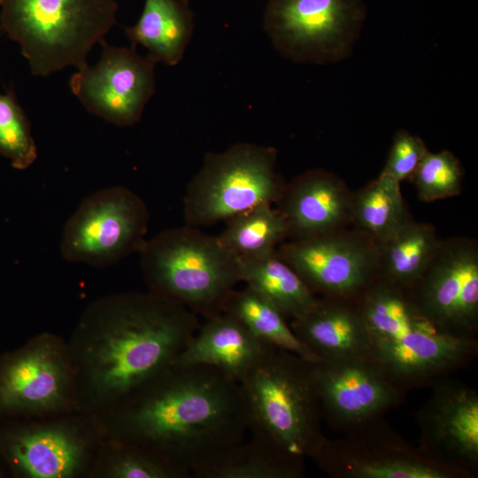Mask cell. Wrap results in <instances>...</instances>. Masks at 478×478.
Returning <instances> with one entry per match:
<instances>
[{"label":"cell","mask_w":478,"mask_h":478,"mask_svg":"<svg viewBox=\"0 0 478 478\" xmlns=\"http://www.w3.org/2000/svg\"><path fill=\"white\" fill-rule=\"evenodd\" d=\"M276 251L317 297L356 300L377 278V243L352 226L288 239Z\"/></svg>","instance_id":"cell-13"},{"label":"cell","mask_w":478,"mask_h":478,"mask_svg":"<svg viewBox=\"0 0 478 478\" xmlns=\"http://www.w3.org/2000/svg\"><path fill=\"white\" fill-rule=\"evenodd\" d=\"M226 222V228L218 237L238 258L271 253L289 236L284 217L269 204L258 205Z\"/></svg>","instance_id":"cell-27"},{"label":"cell","mask_w":478,"mask_h":478,"mask_svg":"<svg viewBox=\"0 0 478 478\" xmlns=\"http://www.w3.org/2000/svg\"><path fill=\"white\" fill-rule=\"evenodd\" d=\"M351 192L340 177L320 168L307 170L285 183L275 204L285 219L288 239L318 236L351 226Z\"/></svg>","instance_id":"cell-18"},{"label":"cell","mask_w":478,"mask_h":478,"mask_svg":"<svg viewBox=\"0 0 478 478\" xmlns=\"http://www.w3.org/2000/svg\"><path fill=\"white\" fill-rule=\"evenodd\" d=\"M186 1L189 3L191 0H186Z\"/></svg>","instance_id":"cell-33"},{"label":"cell","mask_w":478,"mask_h":478,"mask_svg":"<svg viewBox=\"0 0 478 478\" xmlns=\"http://www.w3.org/2000/svg\"><path fill=\"white\" fill-rule=\"evenodd\" d=\"M274 349L275 347L257 338L238 320L221 312L199 325L174 363L212 366L240 383Z\"/></svg>","instance_id":"cell-20"},{"label":"cell","mask_w":478,"mask_h":478,"mask_svg":"<svg viewBox=\"0 0 478 478\" xmlns=\"http://www.w3.org/2000/svg\"><path fill=\"white\" fill-rule=\"evenodd\" d=\"M321 416L342 433L370 421L404 402L397 386L369 356L310 362Z\"/></svg>","instance_id":"cell-15"},{"label":"cell","mask_w":478,"mask_h":478,"mask_svg":"<svg viewBox=\"0 0 478 478\" xmlns=\"http://www.w3.org/2000/svg\"><path fill=\"white\" fill-rule=\"evenodd\" d=\"M417 307L443 331L478 333V243L468 236L440 239L428 266L407 289Z\"/></svg>","instance_id":"cell-14"},{"label":"cell","mask_w":478,"mask_h":478,"mask_svg":"<svg viewBox=\"0 0 478 478\" xmlns=\"http://www.w3.org/2000/svg\"><path fill=\"white\" fill-rule=\"evenodd\" d=\"M411 219L400 182L382 173L351 192V224L376 243L389 238Z\"/></svg>","instance_id":"cell-25"},{"label":"cell","mask_w":478,"mask_h":478,"mask_svg":"<svg viewBox=\"0 0 478 478\" xmlns=\"http://www.w3.org/2000/svg\"><path fill=\"white\" fill-rule=\"evenodd\" d=\"M8 476H10L9 473L7 469L5 468V466H4V464L0 460V478L8 477Z\"/></svg>","instance_id":"cell-32"},{"label":"cell","mask_w":478,"mask_h":478,"mask_svg":"<svg viewBox=\"0 0 478 478\" xmlns=\"http://www.w3.org/2000/svg\"><path fill=\"white\" fill-rule=\"evenodd\" d=\"M428 151L424 141L406 130L396 133L382 173L401 182L410 180Z\"/></svg>","instance_id":"cell-31"},{"label":"cell","mask_w":478,"mask_h":478,"mask_svg":"<svg viewBox=\"0 0 478 478\" xmlns=\"http://www.w3.org/2000/svg\"><path fill=\"white\" fill-rule=\"evenodd\" d=\"M239 259L241 281L268 299L287 320L304 316L316 302L317 296L276 251Z\"/></svg>","instance_id":"cell-22"},{"label":"cell","mask_w":478,"mask_h":478,"mask_svg":"<svg viewBox=\"0 0 478 478\" xmlns=\"http://www.w3.org/2000/svg\"><path fill=\"white\" fill-rule=\"evenodd\" d=\"M107 435L96 415L0 417V460L15 478H90Z\"/></svg>","instance_id":"cell-7"},{"label":"cell","mask_w":478,"mask_h":478,"mask_svg":"<svg viewBox=\"0 0 478 478\" xmlns=\"http://www.w3.org/2000/svg\"><path fill=\"white\" fill-rule=\"evenodd\" d=\"M311 459L333 478H470L425 457L382 416L339 438L324 437Z\"/></svg>","instance_id":"cell-12"},{"label":"cell","mask_w":478,"mask_h":478,"mask_svg":"<svg viewBox=\"0 0 478 478\" xmlns=\"http://www.w3.org/2000/svg\"><path fill=\"white\" fill-rule=\"evenodd\" d=\"M141 269L150 292L209 319L241 281L240 259L218 236L186 225L164 230L143 243Z\"/></svg>","instance_id":"cell-5"},{"label":"cell","mask_w":478,"mask_h":478,"mask_svg":"<svg viewBox=\"0 0 478 478\" xmlns=\"http://www.w3.org/2000/svg\"><path fill=\"white\" fill-rule=\"evenodd\" d=\"M116 0H0V30L19 43L34 75L77 69L116 23Z\"/></svg>","instance_id":"cell-6"},{"label":"cell","mask_w":478,"mask_h":478,"mask_svg":"<svg viewBox=\"0 0 478 478\" xmlns=\"http://www.w3.org/2000/svg\"><path fill=\"white\" fill-rule=\"evenodd\" d=\"M440 239L432 224L412 218L389 238L377 243V278L409 289L425 270Z\"/></svg>","instance_id":"cell-23"},{"label":"cell","mask_w":478,"mask_h":478,"mask_svg":"<svg viewBox=\"0 0 478 478\" xmlns=\"http://www.w3.org/2000/svg\"><path fill=\"white\" fill-rule=\"evenodd\" d=\"M96 417L108 437L151 451L187 478L248 429L240 383L204 365L173 363Z\"/></svg>","instance_id":"cell-2"},{"label":"cell","mask_w":478,"mask_h":478,"mask_svg":"<svg viewBox=\"0 0 478 478\" xmlns=\"http://www.w3.org/2000/svg\"><path fill=\"white\" fill-rule=\"evenodd\" d=\"M197 315L150 291L101 297L82 312L67 347L76 410L101 415L174 363Z\"/></svg>","instance_id":"cell-1"},{"label":"cell","mask_w":478,"mask_h":478,"mask_svg":"<svg viewBox=\"0 0 478 478\" xmlns=\"http://www.w3.org/2000/svg\"><path fill=\"white\" fill-rule=\"evenodd\" d=\"M276 161L275 148L250 143L207 153L184 197L187 225L212 226L258 205L276 203L285 185Z\"/></svg>","instance_id":"cell-8"},{"label":"cell","mask_w":478,"mask_h":478,"mask_svg":"<svg viewBox=\"0 0 478 478\" xmlns=\"http://www.w3.org/2000/svg\"><path fill=\"white\" fill-rule=\"evenodd\" d=\"M76 410L67 342L50 332L0 354V417H47Z\"/></svg>","instance_id":"cell-10"},{"label":"cell","mask_w":478,"mask_h":478,"mask_svg":"<svg viewBox=\"0 0 478 478\" xmlns=\"http://www.w3.org/2000/svg\"><path fill=\"white\" fill-rule=\"evenodd\" d=\"M366 13L364 0H269L263 28L289 61L333 64L351 55Z\"/></svg>","instance_id":"cell-9"},{"label":"cell","mask_w":478,"mask_h":478,"mask_svg":"<svg viewBox=\"0 0 478 478\" xmlns=\"http://www.w3.org/2000/svg\"><path fill=\"white\" fill-rule=\"evenodd\" d=\"M416 412L418 450L429 459L474 477L478 470V392L441 378Z\"/></svg>","instance_id":"cell-17"},{"label":"cell","mask_w":478,"mask_h":478,"mask_svg":"<svg viewBox=\"0 0 478 478\" xmlns=\"http://www.w3.org/2000/svg\"><path fill=\"white\" fill-rule=\"evenodd\" d=\"M94 66L77 69L70 79L73 95L89 112L118 127L135 124L155 90V65L134 47L102 42Z\"/></svg>","instance_id":"cell-16"},{"label":"cell","mask_w":478,"mask_h":478,"mask_svg":"<svg viewBox=\"0 0 478 478\" xmlns=\"http://www.w3.org/2000/svg\"><path fill=\"white\" fill-rule=\"evenodd\" d=\"M223 312L238 320L259 340L306 360L320 358L292 331L287 319L265 297L246 286L234 289L227 297Z\"/></svg>","instance_id":"cell-26"},{"label":"cell","mask_w":478,"mask_h":478,"mask_svg":"<svg viewBox=\"0 0 478 478\" xmlns=\"http://www.w3.org/2000/svg\"><path fill=\"white\" fill-rule=\"evenodd\" d=\"M0 154L19 170L27 169L37 158L29 120L12 90L0 94Z\"/></svg>","instance_id":"cell-30"},{"label":"cell","mask_w":478,"mask_h":478,"mask_svg":"<svg viewBox=\"0 0 478 478\" xmlns=\"http://www.w3.org/2000/svg\"><path fill=\"white\" fill-rule=\"evenodd\" d=\"M310 362L275 348L240 382L252 436L301 461L312 458L325 437Z\"/></svg>","instance_id":"cell-4"},{"label":"cell","mask_w":478,"mask_h":478,"mask_svg":"<svg viewBox=\"0 0 478 478\" xmlns=\"http://www.w3.org/2000/svg\"><path fill=\"white\" fill-rule=\"evenodd\" d=\"M194 16L186 0H145L137 22L125 27L132 47L140 45L155 63H180L194 31Z\"/></svg>","instance_id":"cell-21"},{"label":"cell","mask_w":478,"mask_h":478,"mask_svg":"<svg viewBox=\"0 0 478 478\" xmlns=\"http://www.w3.org/2000/svg\"><path fill=\"white\" fill-rule=\"evenodd\" d=\"M305 461L280 452L258 437L228 447L191 475L196 478H300Z\"/></svg>","instance_id":"cell-24"},{"label":"cell","mask_w":478,"mask_h":478,"mask_svg":"<svg viewBox=\"0 0 478 478\" xmlns=\"http://www.w3.org/2000/svg\"><path fill=\"white\" fill-rule=\"evenodd\" d=\"M410 180L416 188L419 198L428 203L460 194L464 169L451 151L428 150Z\"/></svg>","instance_id":"cell-29"},{"label":"cell","mask_w":478,"mask_h":478,"mask_svg":"<svg viewBox=\"0 0 478 478\" xmlns=\"http://www.w3.org/2000/svg\"><path fill=\"white\" fill-rule=\"evenodd\" d=\"M148 224L147 206L135 192L123 186L97 190L66 221L60 254L67 262L112 266L140 251Z\"/></svg>","instance_id":"cell-11"},{"label":"cell","mask_w":478,"mask_h":478,"mask_svg":"<svg viewBox=\"0 0 478 478\" xmlns=\"http://www.w3.org/2000/svg\"><path fill=\"white\" fill-rule=\"evenodd\" d=\"M356 301L369 333V357L405 391L431 385L477 357V337L438 328L407 289L376 278Z\"/></svg>","instance_id":"cell-3"},{"label":"cell","mask_w":478,"mask_h":478,"mask_svg":"<svg viewBox=\"0 0 478 478\" xmlns=\"http://www.w3.org/2000/svg\"><path fill=\"white\" fill-rule=\"evenodd\" d=\"M289 326L320 359L369 356V333L356 300L317 297L313 306Z\"/></svg>","instance_id":"cell-19"},{"label":"cell","mask_w":478,"mask_h":478,"mask_svg":"<svg viewBox=\"0 0 478 478\" xmlns=\"http://www.w3.org/2000/svg\"><path fill=\"white\" fill-rule=\"evenodd\" d=\"M90 478H187L160 457L132 443L106 437Z\"/></svg>","instance_id":"cell-28"}]
</instances>
